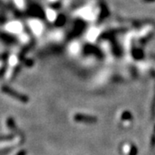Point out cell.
Returning a JSON list of instances; mask_svg holds the SVG:
<instances>
[{
  "label": "cell",
  "instance_id": "cell-1",
  "mask_svg": "<svg viewBox=\"0 0 155 155\" xmlns=\"http://www.w3.org/2000/svg\"><path fill=\"white\" fill-rule=\"evenodd\" d=\"M5 30L12 35H21L24 32V27L20 21L11 20L5 24Z\"/></svg>",
  "mask_w": 155,
  "mask_h": 155
},
{
  "label": "cell",
  "instance_id": "cell-2",
  "mask_svg": "<svg viewBox=\"0 0 155 155\" xmlns=\"http://www.w3.org/2000/svg\"><path fill=\"white\" fill-rule=\"evenodd\" d=\"M2 91H3V92H5V94L11 96V97L16 98V99H17L18 101L22 102V103H28V97H26L25 95H22L20 94V93H18L17 91H15L14 90L9 88V87L6 86V85H3V86H2Z\"/></svg>",
  "mask_w": 155,
  "mask_h": 155
},
{
  "label": "cell",
  "instance_id": "cell-3",
  "mask_svg": "<svg viewBox=\"0 0 155 155\" xmlns=\"http://www.w3.org/2000/svg\"><path fill=\"white\" fill-rule=\"evenodd\" d=\"M74 119L77 122H96V118L93 116H82V115H77L74 116Z\"/></svg>",
  "mask_w": 155,
  "mask_h": 155
},
{
  "label": "cell",
  "instance_id": "cell-4",
  "mask_svg": "<svg viewBox=\"0 0 155 155\" xmlns=\"http://www.w3.org/2000/svg\"><path fill=\"white\" fill-rule=\"evenodd\" d=\"M13 2L15 3V5L17 6V7H19V8H22V6H23V3H24V1L23 0H13Z\"/></svg>",
  "mask_w": 155,
  "mask_h": 155
},
{
  "label": "cell",
  "instance_id": "cell-5",
  "mask_svg": "<svg viewBox=\"0 0 155 155\" xmlns=\"http://www.w3.org/2000/svg\"><path fill=\"white\" fill-rule=\"evenodd\" d=\"M26 154V152L25 151H21V152H19L17 155H25Z\"/></svg>",
  "mask_w": 155,
  "mask_h": 155
},
{
  "label": "cell",
  "instance_id": "cell-6",
  "mask_svg": "<svg viewBox=\"0 0 155 155\" xmlns=\"http://www.w3.org/2000/svg\"><path fill=\"white\" fill-rule=\"evenodd\" d=\"M3 65H4V62H3V61H1V60H0V69H1L2 67H4Z\"/></svg>",
  "mask_w": 155,
  "mask_h": 155
}]
</instances>
